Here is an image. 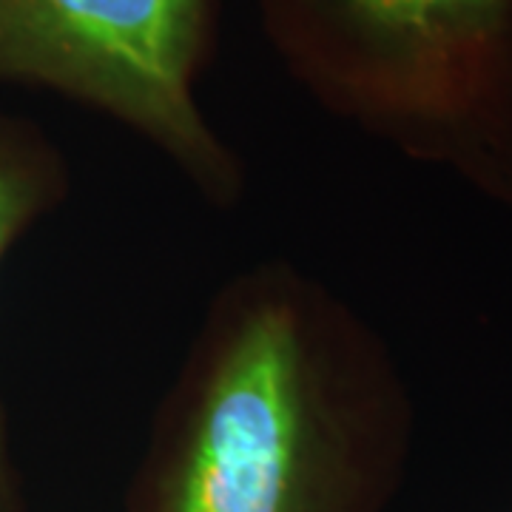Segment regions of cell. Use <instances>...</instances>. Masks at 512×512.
<instances>
[{
  "label": "cell",
  "mask_w": 512,
  "mask_h": 512,
  "mask_svg": "<svg viewBox=\"0 0 512 512\" xmlns=\"http://www.w3.org/2000/svg\"><path fill=\"white\" fill-rule=\"evenodd\" d=\"M299 92L512 211V0H254Z\"/></svg>",
  "instance_id": "cell-2"
},
{
  "label": "cell",
  "mask_w": 512,
  "mask_h": 512,
  "mask_svg": "<svg viewBox=\"0 0 512 512\" xmlns=\"http://www.w3.org/2000/svg\"><path fill=\"white\" fill-rule=\"evenodd\" d=\"M72 194V165L46 128L0 106V262ZM0 512H26L23 481L0 399Z\"/></svg>",
  "instance_id": "cell-4"
},
{
  "label": "cell",
  "mask_w": 512,
  "mask_h": 512,
  "mask_svg": "<svg viewBox=\"0 0 512 512\" xmlns=\"http://www.w3.org/2000/svg\"><path fill=\"white\" fill-rule=\"evenodd\" d=\"M413 439L382 330L322 276L262 259L208 296L126 512H387Z\"/></svg>",
  "instance_id": "cell-1"
},
{
  "label": "cell",
  "mask_w": 512,
  "mask_h": 512,
  "mask_svg": "<svg viewBox=\"0 0 512 512\" xmlns=\"http://www.w3.org/2000/svg\"><path fill=\"white\" fill-rule=\"evenodd\" d=\"M220 29L222 0H0V86L126 128L205 205L234 211L248 168L200 103Z\"/></svg>",
  "instance_id": "cell-3"
}]
</instances>
